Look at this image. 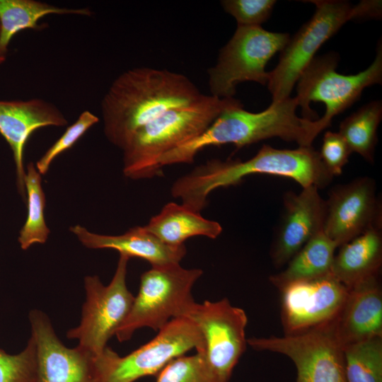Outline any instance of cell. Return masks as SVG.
Returning <instances> with one entry per match:
<instances>
[{"label": "cell", "mask_w": 382, "mask_h": 382, "mask_svg": "<svg viewBox=\"0 0 382 382\" xmlns=\"http://www.w3.org/2000/svg\"><path fill=\"white\" fill-rule=\"evenodd\" d=\"M186 76L167 69L136 67L111 83L101 102L104 134L121 150L141 127L170 110L204 97Z\"/></svg>", "instance_id": "cell-1"}, {"label": "cell", "mask_w": 382, "mask_h": 382, "mask_svg": "<svg viewBox=\"0 0 382 382\" xmlns=\"http://www.w3.org/2000/svg\"><path fill=\"white\" fill-rule=\"evenodd\" d=\"M253 174L282 176L295 180L302 187L318 189L328 185L334 177L312 146L279 149L263 145L246 161L212 159L196 166L174 181L170 194L182 204L201 212L214 190L237 185Z\"/></svg>", "instance_id": "cell-2"}, {"label": "cell", "mask_w": 382, "mask_h": 382, "mask_svg": "<svg viewBox=\"0 0 382 382\" xmlns=\"http://www.w3.org/2000/svg\"><path fill=\"white\" fill-rule=\"evenodd\" d=\"M298 106L296 98L289 97L272 102L260 112H248L243 105L228 108L199 136L163 155L159 167L191 163L199 152L209 146L233 144L241 148L273 137L294 141L299 146H311L323 129L318 119L299 117Z\"/></svg>", "instance_id": "cell-3"}, {"label": "cell", "mask_w": 382, "mask_h": 382, "mask_svg": "<svg viewBox=\"0 0 382 382\" xmlns=\"http://www.w3.org/2000/svg\"><path fill=\"white\" fill-rule=\"evenodd\" d=\"M241 105L234 98L204 95L193 104L168 110L139 129L123 147L124 175L132 180L161 175L163 155L199 136L225 110Z\"/></svg>", "instance_id": "cell-4"}, {"label": "cell", "mask_w": 382, "mask_h": 382, "mask_svg": "<svg viewBox=\"0 0 382 382\" xmlns=\"http://www.w3.org/2000/svg\"><path fill=\"white\" fill-rule=\"evenodd\" d=\"M339 56L328 53L315 57L297 81L296 96L302 117L318 119L325 129L332 119L352 106L363 91L382 81V47L378 43L376 57L365 70L354 75L336 71Z\"/></svg>", "instance_id": "cell-5"}, {"label": "cell", "mask_w": 382, "mask_h": 382, "mask_svg": "<svg viewBox=\"0 0 382 382\" xmlns=\"http://www.w3.org/2000/svg\"><path fill=\"white\" fill-rule=\"evenodd\" d=\"M202 274L201 269L180 263L151 266L141 275L138 294L115 334L118 341L130 340L138 329L158 331L172 319L185 317L195 302L192 289Z\"/></svg>", "instance_id": "cell-6"}, {"label": "cell", "mask_w": 382, "mask_h": 382, "mask_svg": "<svg viewBox=\"0 0 382 382\" xmlns=\"http://www.w3.org/2000/svg\"><path fill=\"white\" fill-rule=\"evenodd\" d=\"M204 351V343L197 326L187 317L170 320L149 342L121 357L107 347L93 356L95 382H134L157 376L172 360L191 349Z\"/></svg>", "instance_id": "cell-7"}, {"label": "cell", "mask_w": 382, "mask_h": 382, "mask_svg": "<svg viewBox=\"0 0 382 382\" xmlns=\"http://www.w3.org/2000/svg\"><path fill=\"white\" fill-rule=\"evenodd\" d=\"M316 6L312 18L290 37L280 52L276 67L269 71L267 88L272 102L290 97L302 72L319 48L347 21L367 18L364 1L353 6L347 1H309Z\"/></svg>", "instance_id": "cell-8"}, {"label": "cell", "mask_w": 382, "mask_h": 382, "mask_svg": "<svg viewBox=\"0 0 382 382\" xmlns=\"http://www.w3.org/2000/svg\"><path fill=\"white\" fill-rule=\"evenodd\" d=\"M288 33H274L261 26H238L220 50L216 64L209 69L211 95L219 98H233L236 86L253 81L267 85L270 59L286 46Z\"/></svg>", "instance_id": "cell-9"}, {"label": "cell", "mask_w": 382, "mask_h": 382, "mask_svg": "<svg viewBox=\"0 0 382 382\" xmlns=\"http://www.w3.org/2000/svg\"><path fill=\"white\" fill-rule=\"evenodd\" d=\"M129 258L120 255L113 277L107 286L96 276H86V299L83 305L80 324L70 329L66 337L79 340V346L93 356L100 354L108 341L127 316L134 296L126 284Z\"/></svg>", "instance_id": "cell-10"}, {"label": "cell", "mask_w": 382, "mask_h": 382, "mask_svg": "<svg viewBox=\"0 0 382 382\" xmlns=\"http://www.w3.org/2000/svg\"><path fill=\"white\" fill-rule=\"evenodd\" d=\"M333 322L297 335L250 337L247 344L255 350L289 358L296 369L295 382H347L343 348L336 337Z\"/></svg>", "instance_id": "cell-11"}, {"label": "cell", "mask_w": 382, "mask_h": 382, "mask_svg": "<svg viewBox=\"0 0 382 382\" xmlns=\"http://www.w3.org/2000/svg\"><path fill=\"white\" fill-rule=\"evenodd\" d=\"M185 317L194 322L202 335L204 349L201 352L212 371L220 382H229L248 345L245 311L224 298L195 302Z\"/></svg>", "instance_id": "cell-12"}, {"label": "cell", "mask_w": 382, "mask_h": 382, "mask_svg": "<svg viewBox=\"0 0 382 382\" xmlns=\"http://www.w3.org/2000/svg\"><path fill=\"white\" fill-rule=\"evenodd\" d=\"M348 291L332 273L283 288L279 291L284 335L300 334L335 320Z\"/></svg>", "instance_id": "cell-13"}, {"label": "cell", "mask_w": 382, "mask_h": 382, "mask_svg": "<svg viewBox=\"0 0 382 382\" xmlns=\"http://www.w3.org/2000/svg\"><path fill=\"white\" fill-rule=\"evenodd\" d=\"M376 190L369 177L330 190L323 232L337 248L371 228H381V205Z\"/></svg>", "instance_id": "cell-14"}, {"label": "cell", "mask_w": 382, "mask_h": 382, "mask_svg": "<svg viewBox=\"0 0 382 382\" xmlns=\"http://www.w3.org/2000/svg\"><path fill=\"white\" fill-rule=\"evenodd\" d=\"M284 212L270 248L274 266L280 268L313 237L323 231L326 202L315 186L284 195Z\"/></svg>", "instance_id": "cell-15"}, {"label": "cell", "mask_w": 382, "mask_h": 382, "mask_svg": "<svg viewBox=\"0 0 382 382\" xmlns=\"http://www.w3.org/2000/svg\"><path fill=\"white\" fill-rule=\"evenodd\" d=\"M36 345L35 382H95L93 355L79 347L68 348L57 337L43 312H30Z\"/></svg>", "instance_id": "cell-16"}, {"label": "cell", "mask_w": 382, "mask_h": 382, "mask_svg": "<svg viewBox=\"0 0 382 382\" xmlns=\"http://www.w3.org/2000/svg\"><path fill=\"white\" fill-rule=\"evenodd\" d=\"M67 124L62 111L45 100H0V134L12 151L18 190L22 197L26 194L23 151L30 136L44 127H63Z\"/></svg>", "instance_id": "cell-17"}, {"label": "cell", "mask_w": 382, "mask_h": 382, "mask_svg": "<svg viewBox=\"0 0 382 382\" xmlns=\"http://www.w3.org/2000/svg\"><path fill=\"white\" fill-rule=\"evenodd\" d=\"M333 323L336 337L342 348L382 337V289L379 277L349 288Z\"/></svg>", "instance_id": "cell-18"}, {"label": "cell", "mask_w": 382, "mask_h": 382, "mask_svg": "<svg viewBox=\"0 0 382 382\" xmlns=\"http://www.w3.org/2000/svg\"><path fill=\"white\" fill-rule=\"evenodd\" d=\"M70 231L88 248L113 249L129 258L134 257L144 260L151 266L180 263L187 253L185 245H167L144 226L133 227L117 236L97 234L80 225L71 227Z\"/></svg>", "instance_id": "cell-19"}, {"label": "cell", "mask_w": 382, "mask_h": 382, "mask_svg": "<svg viewBox=\"0 0 382 382\" xmlns=\"http://www.w3.org/2000/svg\"><path fill=\"white\" fill-rule=\"evenodd\" d=\"M339 248L331 272L347 288L380 276L381 228H371Z\"/></svg>", "instance_id": "cell-20"}, {"label": "cell", "mask_w": 382, "mask_h": 382, "mask_svg": "<svg viewBox=\"0 0 382 382\" xmlns=\"http://www.w3.org/2000/svg\"><path fill=\"white\" fill-rule=\"evenodd\" d=\"M144 227L163 243L180 246L190 238H216L222 232L221 224L203 217L201 213L175 202L166 204Z\"/></svg>", "instance_id": "cell-21"}, {"label": "cell", "mask_w": 382, "mask_h": 382, "mask_svg": "<svg viewBox=\"0 0 382 382\" xmlns=\"http://www.w3.org/2000/svg\"><path fill=\"white\" fill-rule=\"evenodd\" d=\"M337 245L323 231L306 243L281 272L269 277L279 291L287 285L311 280L332 273Z\"/></svg>", "instance_id": "cell-22"}, {"label": "cell", "mask_w": 382, "mask_h": 382, "mask_svg": "<svg viewBox=\"0 0 382 382\" xmlns=\"http://www.w3.org/2000/svg\"><path fill=\"white\" fill-rule=\"evenodd\" d=\"M91 13L87 8H62L35 0H0V60L5 61L9 43L17 33L27 28L43 29L44 25L37 22L45 16Z\"/></svg>", "instance_id": "cell-23"}, {"label": "cell", "mask_w": 382, "mask_h": 382, "mask_svg": "<svg viewBox=\"0 0 382 382\" xmlns=\"http://www.w3.org/2000/svg\"><path fill=\"white\" fill-rule=\"evenodd\" d=\"M381 118L382 103L378 100L363 105L340 124L338 133L352 153L359 154L369 163L374 161L377 129Z\"/></svg>", "instance_id": "cell-24"}, {"label": "cell", "mask_w": 382, "mask_h": 382, "mask_svg": "<svg viewBox=\"0 0 382 382\" xmlns=\"http://www.w3.org/2000/svg\"><path fill=\"white\" fill-rule=\"evenodd\" d=\"M41 181V175L34 163L30 162L27 165L24 180L28 215L23 226L19 231L18 239L23 250H27L35 243H45L50 234V229L46 225L44 216L45 195Z\"/></svg>", "instance_id": "cell-25"}, {"label": "cell", "mask_w": 382, "mask_h": 382, "mask_svg": "<svg viewBox=\"0 0 382 382\" xmlns=\"http://www.w3.org/2000/svg\"><path fill=\"white\" fill-rule=\"evenodd\" d=\"M347 382H382V337L343 347Z\"/></svg>", "instance_id": "cell-26"}, {"label": "cell", "mask_w": 382, "mask_h": 382, "mask_svg": "<svg viewBox=\"0 0 382 382\" xmlns=\"http://www.w3.org/2000/svg\"><path fill=\"white\" fill-rule=\"evenodd\" d=\"M156 376V382H220L202 352L174 359Z\"/></svg>", "instance_id": "cell-27"}, {"label": "cell", "mask_w": 382, "mask_h": 382, "mask_svg": "<svg viewBox=\"0 0 382 382\" xmlns=\"http://www.w3.org/2000/svg\"><path fill=\"white\" fill-rule=\"evenodd\" d=\"M36 381V345L31 336L20 353L10 354L0 349V382Z\"/></svg>", "instance_id": "cell-28"}, {"label": "cell", "mask_w": 382, "mask_h": 382, "mask_svg": "<svg viewBox=\"0 0 382 382\" xmlns=\"http://www.w3.org/2000/svg\"><path fill=\"white\" fill-rule=\"evenodd\" d=\"M98 117L88 110L82 112L78 119L64 134L46 151L37 161L36 168L40 175H45L52 162L62 153L71 148L76 141L94 125Z\"/></svg>", "instance_id": "cell-29"}, {"label": "cell", "mask_w": 382, "mask_h": 382, "mask_svg": "<svg viewBox=\"0 0 382 382\" xmlns=\"http://www.w3.org/2000/svg\"><path fill=\"white\" fill-rule=\"evenodd\" d=\"M274 0H223L224 10L232 16L238 26H260L271 16Z\"/></svg>", "instance_id": "cell-30"}, {"label": "cell", "mask_w": 382, "mask_h": 382, "mask_svg": "<svg viewBox=\"0 0 382 382\" xmlns=\"http://www.w3.org/2000/svg\"><path fill=\"white\" fill-rule=\"evenodd\" d=\"M351 154L349 147L338 132L328 131L325 133L319 154L323 163L333 176L342 173Z\"/></svg>", "instance_id": "cell-31"}, {"label": "cell", "mask_w": 382, "mask_h": 382, "mask_svg": "<svg viewBox=\"0 0 382 382\" xmlns=\"http://www.w3.org/2000/svg\"><path fill=\"white\" fill-rule=\"evenodd\" d=\"M2 63H3V62L0 60V64H2Z\"/></svg>", "instance_id": "cell-32"}]
</instances>
